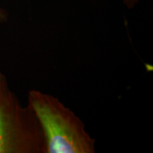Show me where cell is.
<instances>
[{
  "label": "cell",
  "mask_w": 153,
  "mask_h": 153,
  "mask_svg": "<svg viewBox=\"0 0 153 153\" xmlns=\"http://www.w3.org/2000/svg\"><path fill=\"white\" fill-rule=\"evenodd\" d=\"M27 101L42 131L43 153L95 152V140L83 122L57 97L32 89Z\"/></svg>",
  "instance_id": "cell-1"
},
{
  "label": "cell",
  "mask_w": 153,
  "mask_h": 153,
  "mask_svg": "<svg viewBox=\"0 0 153 153\" xmlns=\"http://www.w3.org/2000/svg\"><path fill=\"white\" fill-rule=\"evenodd\" d=\"M44 138L30 106L21 103L0 71V153H43Z\"/></svg>",
  "instance_id": "cell-2"
},
{
  "label": "cell",
  "mask_w": 153,
  "mask_h": 153,
  "mask_svg": "<svg viewBox=\"0 0 153 153\" xmlns=\"http://www.w3.org/2000/svg\"><path fill=\"white\" fill-rule=\"evenodd\" d=\"M123 2L128 8H132L136 4L138 0H123Z\"/></svg>",
  "instance_id": "cell-3"
},
{
  "label": "cell",
  "mask_w": 153,
  "mask_h": 153,
  "mask_svg": "<svg viewBox=\"0 0 153 153\" xmlns=\"http://www.w3.org/2000/svg\"><path fill=\"white\" fill-rule=\"evenodd\" d=\"M6 20H7V14L3 9L0 8V23L5 22Z\"/></svg>",
  "instance_id": "cell-4"
}]
</instances>
